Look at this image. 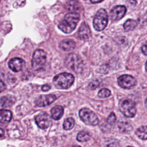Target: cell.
<instances>
[{
  "instance_id": "cell-18",
  "label": "cell",
  "mask_w": 147,
  "mask_h": 147,
  "mask_svg": "<svg viewBox=\"0 0 147 147\" xmlns=\"http://www.w3.org/2000/svg\"><path fill=\"white\" fill-rule=\"evenodd\" d=\"M118 126L119 131L123 133H127L132 130L131 125L127 122H119Z\"/></svg>"
},
{
  "instance_id": "cell-4",
  "label": "cell",
  "mask_w": 147,
  "mask_h": 147,
  "mask_svg": "<svg viewBox=\"0 0 147 147\" xmlns=\"http://www.w3.org/2000/svg\"><path fill=\"white\" fill-rule=\"evenodd\" d=\"M119 107L121 112L126 117H133L136 113L134 102L129 99H122L119 101Z\"/></svg>"
},
{
  "instance_id": "cell-6",
  "label": "cell",
  "mask_w": 147,
  "mask_h": 147,
  "mask_svg": "<svg viewBox=\"0 0 147 147\" xmlns=\"http://www.w3.org/2000/svg\"><path fill=\"white\" fill-rule=\"evenodd\" d=\"M47 60V55L45 52L42 49H37L34 51L32 60V67L35 71L41 69L45 64Z\"/></svg>"
},
{
  "instance_id": "cell-12",
  "label": "cell",
  "mask_w": 147,
  "mask_h": 147,
  "mask_svg": "<svg viewBox=\"0 0 147 147\" xmlns=\"http://www.w3.org/2000/svg\"><path fill=\"white\" fill-rule=\"evenodd\" d=\"M9 68L14 72H19L25 67V62L21 58L15 57L11 59L8 63Z\"/></svg>"
},
{
  "instance_id": "cell-17",
  "label": "cell",
  "mask_w": 147,
  "mask_h": 147,
  "mask_svg": "<svg viewBox=\"0 0 147 147\" xmlns=\"http://www.w3.org/2000/svg\"><path fill=\"white\" fill-rule=\"evenodd\" d=\"M66 7L71 13H76L80 8V4L76 0H70L67 3Z\"/></svg>"
},
{
  "instance_id": "cell-34",
  "label": "cell",
  "mask_w": 147,
  "mask_h": 147,
  "mask_svg": "<svg viewBox=\"0 0 147 147\" xmlns=\"http://www.w3.org/2000/svg\"><path fill=\"white\" fill-rule=\"evenodd\" d=\"M73 147H80V146H78V145H76V146H73Z\"/></svg>"
},
{
  "instance_id": "cell-31",
  "label": "cell",
  "mask_w": 147,
  "mask_h": 147,
  "mask_svg": "<svg viewBox=\"0 0 147 147\" xmlns=\"http://www.w3.org/2000/svg\"><path fill=\"white\" fill-rule=\"evenodd\" d=\"M102 0H91V2L93 3H98L99 2H101Z\"/></svg>"
},
{
  "instance_id": "cell-14",
  "label": "cell",
  "mask_w": 147,
  "mask_h": 147,
  "mask_svg": "<svg viewBox=\"0 0 147 147\" xmlns=\"http://www.w3.org/2000/svg\"><path fill=\"white\" fill-rule=\"evenodd\" d=\"M76 43L71 39H64L62 40L59 44L60 48L64 51H69L74 49Z\"/></svg>"
},
{
  "instance_id": "cell-29",
  "label": "cell",
  "mask_w": 147,
  "mask_h": 147,
  "mask_svg": "<svg viewBox=\"0 0 147 147\" xmlns=\"http://www.w3.org/2000/svg\"><path fill=\"white\" fill-rule=\"evenodd\" d=\"M6 86H5V83L0 80V92H1L2 91H3L5 88Z\"/></svg>"
},
{
  "instance_id": "cell-2",
  "label": "cell",
  "mask_w": 147,
  "mask_h": 147,
  "mask_svg": "<svg viewBox=\"0 0 147 147\" xmlns=\"http://www.w3.org/2000/svg\"><path fill=\"white\" fill-rule=\"evenodd\" d=\"M74 76L67 72H63L56 75L53 79V83L56 87L60 89L69 88L74 82Z\"/></svg>"
},
{
  "instance_id": "cell-15",
  "label": "cell",
  "mask_w": 147,
  "mask_h": 147,
  "mask_svg": "<svg viewBox=\"0 0 147 147\" xmlns=\"http://www.w3.org/2000/svg\"><path fill=\"white\" fill-rule=\"evenodd\" d=\"M63 107L59 105L53 107L51 110L52 118L55 120H58L60 119L63 115Z\"/></svg>"
},
{
  "instance_id": "cell-27",
  "label": "cell",
  "mask_w": 147,
  "mask_h": 147,
  "mask_svg": "<svg viewBox=\"0 0 147 147\" xmlns=\"http://www.w3.org/2000/svg\"><path fill=\"white\" fill-rule=\"evenodd\" d=\"M141 49H142V53L144 55H147V41H145V42L142 45Z\"/></svg>"
},
{
  "instance_id": "cell-19",
  "label": "cell",
  "mask_w": 147,
  "mask_h": 147,
  "mask_svg": "<svg viewBox=\"0 0 147 147\" xmlns=\"http://www.w3.org/2000/svg\"><path fill=\"white\" fill-rule=\"evenodd\" d=\"M136 134L141 140H147V126H142L140 127L136 131Z\"/></svg>"
},
{
  "instance_id": "cell-25",
  "label": "cell",
  "mask_w": 147,
  "mask_h": 147,
  "mask_svg": "<svg viewBox=\"0 0 147 147\" xmlns=\"http://www.w3.org/2000/svg\"><path fill=\"white\" fill-rule=\"evenodd\" d=\"M11 102L10 100L6 96L2 97L0 99V105L1 106H8L11 104Z\"/></svg>"
},
{
  "instance_id": "cell-32",
  "label": "cell",
  "mask_w": 147,
  "mask_h": 147,
  "mask_svg": "<svg viewBox=\"0 0 147 147\" xmlns=\"http://www.w3.org/2000/svg\"><path fill=\"white\" fill-rule=\"evenodd\" d=\"M145 106H146V109H147V98H146V100H145Z\"/></svg>"
},
{
  "instance_id": "cell-26",
  "label": "cell",
  "mask_w": 147,
  "mask_h": 147,
  "mask_svg": "<svg viewBox=\"0 0 147 147\" xmlns=\"http://www.w3.org/2000/svg\"><path fill=\"white\" fill-rule=\"evenodd\" d=\"M99 86V82L98 81H94L91 82L90 84V87L91 89H95Z\"/></svg>"
},
{
  "instance_id": "cell-10",
  "label": "cell",
  "mask_w": 147,
  "mask_h": 147,
  "mask_svg": "<svg viewBox=\"0 0 147 147\" xmlns=\"http://www.w3.org/2000/svg\"><path fill=\"white\" fill-rule=\"evenodd\" d=\"M56 99V96L54 94L41 95L36 98L34 103L38 107H44L51 104Z\"/></svg>"
},
{
  "instance_id": "cell-16",
  "label": "cell",
  "mask_w": 147,
  "mask_h": 147,
  "mask_svg": "<svg viewBox=\"0 0 147 147\" xmlns=\"http://www.w3.org/2000/svg\"><path fill=\"white\" fill-rule=\"evenodd\" d=\"M12 118V114L8 110H0V122L7 123L9 122Z\"/></svg>"
},
{
  "instance_id": "cell-5",
  "label": "cell",
  "mask_w": 147,
  "mask_h": 147,
  "mask_svg": "<svg viewBox=\"0 0 147 147\" xmlns=\"http://www.w3.org/2000/svg\"><path fill=\"white\" fill-rule=\"evenodd\" d=\"M107 21L108 16L106 10L103 9H100L96 12L94 18V28L97 31H101L106 28Z\"/></svg>"
},
{
  "instance_id": "cell-9",
  "label": "cell",
  "mask_w": 147,
  "mask_h": 147,
  "mask_svg": "<svg viewBox=\"0 0 147 147\" xmlns=\"http://www.w3.org/2000/svg\"><path fill=\"white\" fill-rule=\"evenodd\" d=\"M35 121L37 126L42 129L48 128L51 123L49 115L46 113H41L35 117Z\"/></svg>"
},
{
  "instance_id": "cell-23",
  "label": "cell",
  "mask_w": 147,
  "mask_h": 147,
  "mask_svg": "<svg viewBox=\"0 0 147 147\" xmlns=\"http://www.w3.org/2000/svg\"><path fill=\"white\" fill-rule=\"evenodd\" d=\"M111 92L107 88H102L98 92V96L101 98H107L110 95Z\"/></svg>"
},
{
  "instance_id": "cell-24",
  "label": "cell",
  "mask_w": 147,
  "mask_h": 147,
  "mask_svg": "<svg viewBox=\"0 0 147 147\" xmlns=\"http://www.w3.org/2000/svg\"><path fill=\"white\" fill-rule=\"evenodd\" d=\"M116 121V116L114 113H111L107 119V123L111 125H113Z\"/></svg>"
},
{
  "instance_id": "cell-13",
  "label": "cell",
  "mask_w": 147,
  "mask_h": 147,
  "mask_svg": "<svg viewBox=\"0 0 147 147\" xmlns=\"http://www.w3.org/2000/svg\"><path fill=\"white\" fill-rule=\"evenodd\" d=\"M78 36L81 39H87L91 36V32L88 26L85 23L83 22L80 26L78 30Z\"/></svg>"
},
{
  "instance_id": "cell-30",
  "label": "cell",
  "mask_w": 147,
  "mask_h": 147,
  "mask_svg": "<svg viewBox=\"0 0 147 147\" xmlns=\"http://www.w3.org/2000/svg\"><path fill=\"white\" fill-rule=\"evenodd\" d=\"M4 134V130L2 129H0V137L3 136Z\"/></svg>"
},
{
  "instance_id": "cell-8",
  "label": "cell",
  "mask_w": 147,
  "mask_h": 147,
  "mask_svg": "<svg viewBox=\"0 0 147 147\" xmlns=\"http://www.w3.org/2000/svg\"><path fill=\"white\" fill-rule=\"evenodd\" d=\"M119 85L123 88L130 89L133 87L137 83L136 79L129 75H123L118 78Z\"/></svg>"
},
{
  "instance_id": "cell-21",
  "label": "cell",
  "mask_w": 147,
  "mask_h": 147,
  "mask_svg": "<svg viewBox=\"0 0 147 147\" xmlns=\"http://www.w3.org/2000/svg\"><path fill=\"white\" fill-rule=\"evenodd\" d=\"M75 125V120L71 117L65 119L63 123V128L66 130H70L73 128Z\"/></svg>"
},
{
  "instance_id": "cell-7",
  "label": "cell",
  "mask_w": 147,
  "mask_h": 147,
  "mask_svg": "<svg viewBox=\"0 0 147 147\" xmlns=\"http://www.w3.org/2000/svg\"><path fill=\"white\" fill-rule=\"evenodd\" d=\"M79 117L81 120L88 125H96L99 120L96 115L87 108H83L79 111Z\"/></svg>"
},
{
  "instance_id": "cell-1",
  "label": "cell",
  "mask_w": 147,
  "mask_h": 147,
  "mask_svg": "<svg viewBox=\"0 0 147 147\" xmlns=\"http://www.w3.org/2000/svg\"><path fill=\"white\" fill-rule=\"evenodd\" d=\"M80 16L77 13H69L65 16L64 19L58 25L59 28L65 33L72 32L79 21Z\"/></svg>"
},
{
  "instance_id": "cell-3",
  "label": "cell",
  "mask_w": 147,
  "mask_h": 147,
  "mask_svg": "<svg viewBox=\"0 0 147 147\" xmlns=\"http://www.w3.org/2000/svg\"><path fill=\"white\" fill-rule=\"evenodd\" d=\"M65 65L69 69L76 73L81 72L83 68L81 59L75 53H70L66 57Z\"/></svg>"
},
{
  "instance_id": "cell-28",
  "label": "cell",
  "mask_w": 147,
  "mask_h": 147,
  "mask_svg": "<svg viewBox=\"0 0 147 147\" xmlns=\"http://www.w3.org/2000/svg\"><path fill=\"white\" fill-rule=\"evenodd\" d=\"M50 88H51L50 86H49V85H48V84H45V85L42 86V87H41V90H42L43 91H48Z\"/></svg>"
},
{
  "instance_id": "cell-35",
  "label": "cell",
  "mask_w": 147,
  "mask_h": 147,
  "mask_svg": "<svg viewBox=\"0 0 147 147\" xmlns=\"http://www.w3.org/2000/svg\"><path fill=\"white\" fill-rule=\"evenodd\" d=\"M127 147H132V146H127Z\"/></svg>"
},
{
  "instance_id": "cell-20",
  "label": "cell",
  "mask_w": 147,
  "mask_h": 147,
  "mask_svg": "<svg viewBox=\"0 0 147 147\" xmlns=\"http://www.w3.org/2000/svg\"><path fill=\"white\" fill-rule=\"evenodd\" d=\"M137 22L132 19L127 20L123 25V28L125 31H130L133 30L137 26Z\"/></svg>"
},
{
  "instance_id": "cell-33",
  "label": "cell",
  "mask_w": 147,
  "mask_h": 147,
  "mask_svg": "<svg viewBox=\"0 0 147 147\" xmlns=\"http://www.w3.org/2000/svg\"><path fill=\"white\" fill-rule=\"evenodd\" d=\"M145 69H146V71H147V61H146V62L145 63Z\"/></svg>"
},
{
  "instance_id": "cell-22",
  "label": "cell",
  "mask_w": 147,
  "mask_h": 147,
  "mask_svg": "<svg viewBox=\"0 0 147 147\" xmlns=\"http://www.w3.org/2000/svg\"><path fill=\"white\" fill-rule=\"evenodd\" d=\"M90 138V135L88 133L85 131H81L79 132L77 135V140L80 142L87 141Z\"/></svg>"
},
{
  "instance_id": "cell-11",
  "label": "cell",
  "mask_w": 147,
  "mask_h": 147,
  "mask_svg": "<svg viewBox=\"0 0 147 147\" xmlns=\"http://www.w3.org/2000/svg\"><path fill=\"white\" fill-rule=\"evenodd\" d=\"M126 11L125 6L118 5L113 7L110 12V18L113 21L118 20L122 18Z\"/></svg>"
}]
</instances>
